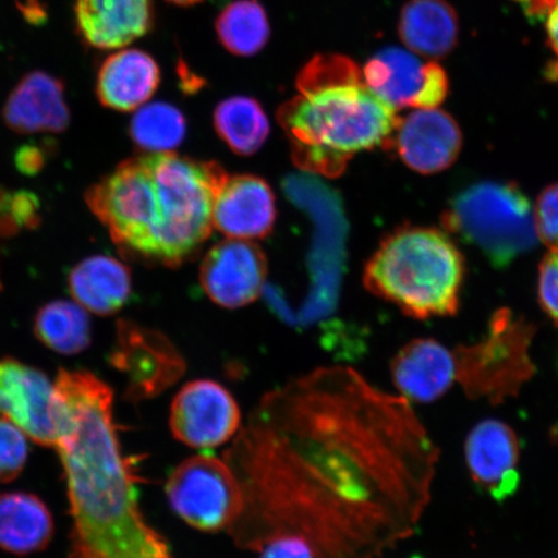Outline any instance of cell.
Segmentation results:
<instances>
[{"label":"cell","mask_w":558,"mask_h":558,"mask_svg":"<svg viewBox=\"0 0 558 558\" xmlns=\"http://www.w3.org/2000/svg\"><path fill=\"white\" fill-rule=\"evenodd\" d=\"M438 457L402 396L318 367L265 393L225 451L243 499L228 534L251 553L291 535L317 558H380L414 534Z\"/></svg>","instance_id":"1"},{"label":"cell","mask_w":558,"mask_h":558,"mask_svg":"<svg viewBox=\"0 0 558 558\" xmlns=\"http://www.w3.org/2000/svg\"><path fill=\"white\" fill-rule=\"evenodd\" d=\"M114 392L86 369L54 380L56 444L66 481L69 558H177L138 505L135 464L123 456Z\"/></svg>","instance_id":"2"},{"label":"cell","mask_w":558,"mask_h":558,"mask_svg":"<svg viewBox=\"0 0 558 558\" xmlns=\"http://www.w3.org/2000/svg\"><path fill=\"white\" fill-rule=\"evenodd\" d=\"M228 174L172 151L125 159L89 187L86 204L128 259L179 267L211 235Z\"/></svg>","instance_id":"3"},{"label":"cell","mask_w":558,"mask_h":558,"mask_svg":"<svg viewBox=\"0 0 558 558\" xmlns=\"http://www.w3.org/2000/svg\"><path fill=\"white\" fill-rule=\"evenodd\" d=\"M298 95L278 110L300 169L337 178L359 153L388 146L397 110L366 85L348 56H314L296 78Z\"/></svg>","instance_id":"4"},{"label":"cell","mask_w":558,"mask_h":558,"mask_svg":"<svg viewBox=\"0 0 558 558\" xmlns=\"http://www.w3.org/2000/svg\"><path fill=\"white\" fill-rule=\"evenodd\" d=\"M464 262L444 232L402 228L387 236L366 265L374 295L417 319L452 316L459 306Z\"/></svg>","instance_id":"5"},{"label":"cell","mask_w":558,"mask_h":558,"mask_svg":"<svg viewBox=\"0 0 558 558\" xmlns=\"http://www.w3.org/2000/svg\"><path fill=\"white\" fill-rule=\"evenodd\" d=\"M444 226L473 244L495 268H506L535 246V215L519 186L483 181L451 202Z\"/></svg>","instance_id":"6"},{"label":"cell","mask_w":558,"mask_h":558,"mask_svg":"<svg viewBox=\"0 0 558 558\" xmlns=\"http://www.w3.org/2000/svg\"><path fill=\"white\" fill-rule=\"evenodd\" d=\"M533 332L532 327L514 319L508 311L495 313L483 340L453 352L457 381L465 393L492 403L518 395L535 372L529 357Z\"/></svg>","instance_id":"7"},{"label":"cell","mask_w":558,"mask_h":558,"mask_svg":"<svg viewBox=\"0 0 558 558\" xmlns=\"http://www.w3.org/2000/svg\"><path fill=\"white\" fill-rule=\"evenodd\" d=\"M166 495L174 514L202 533L228 532L243 507L239 481L226 459L207 453L174 466Z\"/></svg>","instance_id":"8"},{"label":"cell","mask_w":558,"mask_h":558,"mask_svg":"<svg viewBox=\"0 0 558 558\" xmlns=\"http://www.w3.org/2000/svg\"><path fill=\"white\" fill-rule=\"evenodd\" d=\"M110 365L128 379L125 399H155L177 384L186 369L185 360L162 332L131 320H118Z\"/></svg>","instance_id":"9"},{"label":"cell","mask_w":558,"mask_h":558,"mask_svg":"<svg viewBox=\"0 0 558 558\" xmlns=\"http://www.w3.org/2000/svg\"><path fill=\"white\" fill-rule=\"evenodd\" d=\"M242 424L239 402L218 381L192 380L173 397L171 434L187 448L211 450L230 444Z\"/></svg>","instance_id":"10"},{"label":"cell","mask_w":558,"mask_h":558,"mask_svg":"<svg viewBox=\"0 0 558 558\" xmlns=\"http://www.w3.org/2000/svg\"><path fill=\"white\" fill-rule=\"evenodd\" d=\"M362 73L366 85L396 110L437 108L449 93L448 75L441 66L399 47L375 53Z\"/></svg>","instance_id":"11"},{"label":"cell","mask_w":558,"mask_h":558,"mask_svg":"<svg viewBox=\"0 0 558 558\" xmlns=\"http://www.w3.org/2000/svg\"><path fill=\"white\" fill-rule=\"evenodd\" d=\"M0 416L35 444L54 448V383L24 362L0 360Z\"/></svg>","instance_id":"12"},{"label":"cell","mask_w":558,"mask_h":558,"mask_svg":"<svg viewBox=\"0 0 558 558\" xmlns=\"http://www.w3.org/2000/svg\"><path fill=\"white\" fill-rule=\"evenodd\" d=\"M267 274V259L256 243L228 239L208 251L199 277L214 303L235 310L259 298Z\"/></svg>","instance_id":"13"},{"label":"cell","mask_w":558,"mask_h":558,"mask_svg":"<svg viewBox=\"0 0 558 558\" xmlns=\"http://www.w3.org/2000/svg\"><path fill=\"white\" fill-rule=\"evenodd\" d=\"M463 137L451 116L437 108L415 109L400 120L388 146L402 162L423 174L441 172L456 162Z\"/></svg>","instance_id":"14"},{"label":"cell","mask_w":558,"mask_h":558,"mask_svg":"<svg viewBox=\"0 0 558 558\" xmlns=\"http://www.w3.org/2000/svg\"><path fill=\"white\" fill-rule=\"evenodd\" d=\"M466 465L481 490L497 501L513 497L520 486V444L508 424L487 418L465 441Z\"/></svg>","instance_id":"15"},{"label":"cell","mask_w":558,"mask_h":558,"mask_svg":"<svg viewBox=\"0 0 558 558\" xmlns=\"http://www.w3.org/2000/svg\"><path fill=\"white\" fill-rule=\"evenodd\" d=\"M156 24L153 0H75L74 27L83 45L114 51L148 35Z\"/></svg>","instance_id":"16"},{"label":"cell","mask_w":558,"mask_h":558,"mask_svg":"<svg viewBox=\"0 0 558 558\" xmlns=\"http://www.w3.org/2000/svg\"><path fill=\"white\" fill-rule=\"evenodd\" d=\"M64 81L45 70H33L12 88L2 118L20 135L61 134L70 124Z\"/></svg>","instance_id":"17"},{"label":"cell","mask_w":558,"mask_h":558,"mask_svg":"<svg viewBox=\"0 0 558 558\" xmlns=\"http://www.w3.org/2000/svg\"><path fill=\"white\" fill-rule=\"evenodd\" d=\"M275 193L267 181L240 174L227 178L216 195L214 228L234 240H262L275 227Z\"/></svg>","instance_id":"18"},{"label":"cell","mask_w":558,"mask_h":558,"mask_svg":"<svg viewBox=\"0 0 558 558\" xmlns=\"http://www.w3.org/2000/svg\"><path fill=\"white\" fill-rule=\"evenodd\" d=\"M160 85V68L138 48L110 53L97 69L95 94L104 108L130 113L148 102Z\"/></svg>","instance_id":"19"},{"label":"cell","mask_w":558,"mask_h":558,"mask_svg":"<svg viewBox=\"0 0 558 558\" xmlns=\"http://www.w3.org/2000/svg\"><path fill=\"white\" fill-rule=\"evenodd\" d=\"M390 373L403 399L434 402L457 381L456 355L437 340L416 339L396 354Z\"/></svg>","instance_id":"20"},{"label":"cell","mask_w":558,"mask_h":558,"mask_svg":"<svg viewBox=\"0 0 558 558\" xmlns=\"http://www.w3.org/2000/svg\"><path fill=\"white\" fill-rule=\"evenodd\" d=\"M68 284L75 303L99 316L120 312L132 294L130 268L107 255L90 256L76 264L70 270Z\"/></svg>","instance_id":"21"},{"label":"cell","mask_w":558,"mask_h":558,"mask_svg":"<svg viewBox=\"0 0 558 558\" xmlns=\"http://www.w3.org/2000/svg\"><path fill=\"white\" fill-rule=\"evenodd\" d=\"M53 533L52 513L37 495L0 493V549L19 556L40 553Z\"/></svg>","instance_id":"22"},{"label":"cell","mask_w":558,"mask_h":558,"mask_svg":"<svg viewBox=\"0 0 558 558\" xmlns=\"http://www.w3.org/2000/svg\"><path fill=\"white\" fill-rule=\"evenodd\" d=\"M399 34L414 53L444 58L458 41L457 12L446 0H410L401 11Z\"/></svg>","instance_id":"23"},{"label":"cell","mask_w":558,"mask_h":558,"mask_svg":"<svg viewBox=\"0 0 558 558\" xmlns=\"http://www.w3.org/2000/svg\"><path fill=\"white\" fill-rule=\"evenodd\" d=\"M33 330L41 344L64 355L86 351L93 340V327L86 310L66 300H56L41 306L35 314Z\"/></svg>","instance_id":"24"},{"label":"cell","mask_w":558,"mask_h":558,"mask_svg":"<svg viewBox=\"0 0 558 558\" xmlns=\"http://www.w3.org/2000/svg\"><path fill=\"white\" fill-rule=\"evenodd\" d=\"M215 130L239 156H253L269 136L270 124L262 105L253 97L233 96L214 113Z\"/></svg>","instance_id":"25"},{"label":"cell","mask_w":558,"mask_h":558,"mask_svg":"<svg viewBox=\"0 0 558 558\" xmlns=\"http://www.w3.org/2000/svg\"><path fill=\"white\" fill-rule=\"evenodd\" d=\"M215 29L222 47L241 58L262 52L270 39L267 12L256 0H234L227 4L216 19Z\"/></svg>","instance_id":"26"},{"label":"cell","mask_w":558,"mask_h":558,"mask_svg":"<svg viewBox=\"0 0 558 558\" xmlns=\"http://www.w3.org/2000/svg\"><path fill=\"white\" fill-rule=\"evenodd\" d=\"M129 134L137 148L146 153L172 151L185 138V117L172 104H146L132 117Z\"/></svg>","instance_id":"27"},{"label":"cell","mask_w":558,"mask_h":558,"mask_svg":"<svg viewBox=\"0 0 558 558\" xmlns=\"http://www.w3.org/2000/svg\"><path fill=\"white\" fill-rule=\"evenodd\" d=\"M41 222L40 201L26 191H9L0 186V235H17L38 228Z\"/></svg>","instance_id":"28"},{"label":"cell","mask_w":558,"mask_h":558,"mask_svg":"<svg viewBox=\"0 0 558 558\" xmlns=\"http://www.w3.org/2000/svg\"><path fill=\"white\" fill-rule=\"evenodd\" d=\"M27 453L26 436L7 418L0 416V484L11 483L25 469Z\"/></svg>","instance_id":"29"},{"label":"cell","mask_w":558,"mask_h":558,"mask_svg":"<svg viewBox=\"0 0 558 558\" xmlns=\"http://www.w3.org/2000/svg\"><path fill=\"white\" fill-rule=\"evenodd\" d=\"M534 215L538 239L549 251L558 250V183L542 192Z\"/></svg>","instance_id":"30"},{"label":"cell","mask_w":558,"mask_h":558,"mask_svg":"<svg viewBox=\"0 0 558 558\" xmlns=\"http://www.w3.org/2000/svg\"><path fill=\"white\" fill-rule=\"evenodd\" d=\"M538 292L543 311L558 324V250L549 251L541 263Z\"/></svg>","instance_id":"31"},{"label":"cell","mask_w":558,"mask_h":558,"mask_svg":"<svg viewBox=\"0 0 558 558\" xmlns=\"http://www.w3.org/2000/svg\"><path fill=\"white\" fill-rule=\"evenodd\" d=\"M259 558H317L311 546L298 536H279L257 550Z\"/></svg>","instance_id":"32"},{"label":"cell","mask_w":558,"mask_h":558,"mask_svg":"<svg viewBox=\"0 0 558 558\" xmlns=\"http://www.w3.org/2000/svg\"><path fill=\"white\" fill-rule=\"evenodd\" d=\"M51 145L27 144L21 146L15 155V165L21 173L34 177L44 169Z\"/></svg>","instance_id":"33"},{"label":"cell","mask_w":558,"mask_h":558,"mask_svg":"<svg viewBox=\"0 0 558 558\" xmlns=\"http://www.w3.org/2000/svg\"><path fill=\"white\" fill-rule=\"evenodd\" d=\"M546 17L549 47L555 54V60L548 65L547 76L550 82L558 85V0L550 7Z\"/></svg>","instance_id":"34"},{"label":"cell","mask_w":558,"mask_h":558,"mask_svg":"<svg viewBox=\"0 0 558 558\" xmlns=\"http://www.w3.org/2000/svg\"><path fill=\"white\" fill-rule=\"evenodd\" d=\"M20 11L32 24H41L47 19V12L39 0H25L24 4H20Z\"/></svg>","instance_id":"35"},{"label":"cell","mask_w":558,"mask_h":558,"mask_svg":"<svg viewBox=\"0 0 558 558\" xmlns=\"http://www.w3.org/2000/svg\"><path fill=\"white\" fill-rule=\"evenodd\" d=\"M515 2L522 5L530 17L544 19L555 0H515Z\"/></svg>","instance_id":"36"},{"label":"cell","mask_w":558,"mask_h":558,"mask_svg":"<svg viewBox=\"0 0 558 558\" xmlns=\"http://www.w3.org/2000/svg\"><path fill=\"white\" fill-rule=\"evenodd\" d=\"M166 2L179 7H191L204 2V0H166Z\"/></svg>","instance_id":"37"},{"label":"cell","mask_w":558,"mask_h":558,"mask_svg":"<svg viewBox=\"0 0 558 558\" xmlns=\"http://www.w3.org/2000/svg\"><path fill=\"white\" fill-rule=\"evenodd\" d=\"M0 290H2V281H0Z\"/></svg>","instance_id":"38"}]
</instances>
